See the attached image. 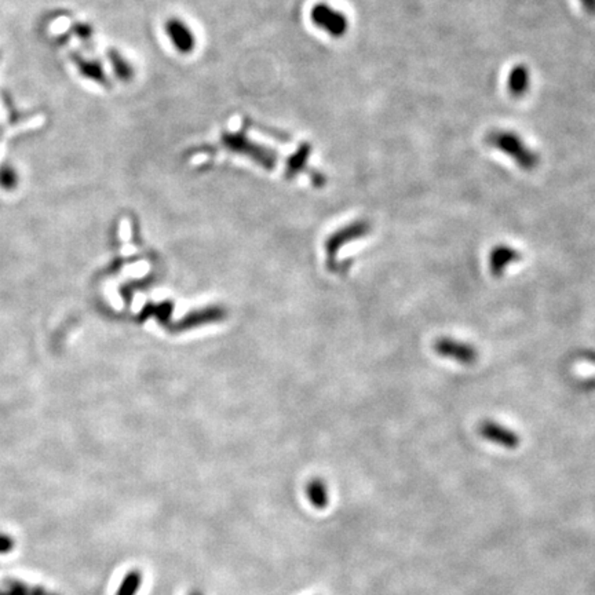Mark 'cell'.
<instances>
[{
  "label": "cell",
  "instance_id": "cell-1",
  "mask_svg": "<svg viewBox=\"0 0 595 595\" xmlns=\"http://www.w3.org/2000/svg\"><path fill=\"white\" fill-rule=\"evenodd\" d=\"M486 145L508 156L521 170L532 171L537 168L540 157L529 148L520 134L513 130H492L485 138Z\"/></svg>",
  "mask_w": 595,
  "mask_h": 595
},
{
  "label": "cell",
  "instance_id": "cell-2",
  "mask_svg": "<svg viewBox=\"0 0 595 595\" xmlns=\"http://www.w3.org/2000/svg\"><path fill=\"white\" fill-rule=\"evenodd\" d=\"M313 23L324 31L331 38H343L349 29V20L341 10L332 7L328 3H317L310 11Z\"/></svg>",
  "mask_w": 595,
  "mask_h": 595
},
{
  "label": "cell",
  "instance_id": "cell-3",
  "mask_svg": "<svg viewBox=\"0 0 595 595\" xmlns=\"http://www.w3.org/2000/svg\"><path fill=\"white\" fill-rule=\"evenodd\" d=\"M223 144L230 151L240 152L245 156L252 157L254 160L259 161L261 164H264V167H270L274 161V157L266 148L251 142L244 134H240V132L239 134H225L223 135Z\"/></svg>",
  "mask_w": 595,
  "mask_h": 595
},
{
  "label": "cell",
  "instance_id": "cell-4",
  "mask_svg": "<svg viewBox=\"0 0 595 595\" xmlns=\"http://www.w3.org/2000/svg\"><path fill=\"white\" fill-rule=\"evenodd\" d=\"M436 352L442 357L455 360L463 365H471L478 360V350L470 343L452 338H441L436 343Z\"/></svg>",
  "mask_w": 595,
  "mask_h": 595
},
{
  "label": "cell",
  "instance_id": "cell-5",
  "mask_svg": "<svg viewBox=\"0 0 595 595\" xmlns=\"http://www.w3.org/2000/svg\"><path fill=\"white\" fill-rule=\"evenodd\" d=\"M166 33L176 51L191 54L196 48V36L192 28L181 18H170L166 22Z\"/></svg>",
  "mask_w": 595,
  "mask_h": 595
},
{
  "label": "cell",
  "instance_id": "cell-6",
  "mask_svg": "<svg viewBox=\"0 0 595 595\" xmlns=\"http://www.w3.org/2000/svg\"><path fill=\"white\" fill-rule=\"evenodd\" d=\"M478 433L485 440L507 448V449H514L521 442L520 436L515 431H513L510 427H506L505 424L498 423L495 420H489V419L480 423Z\"/></svg>",
  "mask_w": 595,
  "mask_h": 595
},
{
  "label": "cell",
  "instance_id": "cell-7",
  "mask_svg": "<svg viewBox=\"0 0 595 595\" xmlns=\"http://www.w3.org/2000/svg\"><path fill=\"white\" fill-rule=\"evenodd\" d=\"M522 255L520 251L510 245H496L492 248L489 255V269L495 277H502L507 270V267L517 261H521Z\"/></svg>",
  "mask_w": 595,
  "mask_h": 595
},
{
  "label": "cell",
  "instance_id": "cell-8",
  "mask_svg": "<svg viewBox=\"0 0 595 595\" xmlns=\"http://www.w3.org/2000/svg\"><path fill=\"white\" fill-rule=\"evenodd\" d=\"M532 85V75L530 69L525 64H517L513 66L508 72L507 77V90L511 97L522 98L528 94Z\"/></svg>",
  "mask_w": 595,
  "mask_h": 595
},
{
  "label": "cell",
  "instance_id": "cell-9",
  "mask_svg": "<svg viewBox=\"0 0 595 595\" xmlns=\"http://www.w3.org/2000/svg\"><path fill=\"white\" fill-rule=\"evenodd\" d=\"M72 61L85 79H88L97 85L108 86L107 73L100 63L83 58L80 54H72Z\"/></svg>",
  "mask_w": 595,
  "mask_h": 595
},
{
  "label": "cell",
  "instance_id": "cell-10",
  "mask_svg": "<svg viewBox=\"0 0 595 595\" xmlns=\"http://www.w3.org/2000/svg\"><path fill=\"white\" fill-rule=\"evenodd\" d=\"M306 496L311 506L317 510H324L330 503L328 486L321 478H313L306 485Z\"/></svg>",
  "mask_w": 595,
  "mask_h": 595
},
{
  "label": "cell",
  "instance_id": "cell-11",
  "mask_svg": "<svg viewBox=\"0 0 595 595\" xmlns=\"http://www.w3.org/2000/svg\"><path fill=\"white\" fill-rule=\"evenodd\" d=\"M109 55L110 64L113 68V72L116 73V76L122 80V82H130L134 77V68L132 64L123 57L120 55L116 50H109L108 53Z\"/></svg>",
  "mask_w": 595,
  "mask_h": 595
},
{
  "label": "cell",
  "instance_id": "cell-12",
  "mask_svg": "<svg viewBox=\"0 0 595 595\" xmlns=\"http://www.w3.org/2000/svg\"><path fill=\"white\" fill-rule=\"evenodd\" d=\"M141 581H142L141 573L138 571L130 572V574L126 577V580H124V583H123V586H122V589H120L117 595H135V593L139 590Z\"/></svg>",
  "mask_w": 595,
  "mask_h": 595
},
{
  "label": "cell",
  "instance_id": "cell-13",
  "mask_svg": "<svg viewBox=\"0 0 595 595\" xmlns=\"http://www.w3.org/2000/svg\"><path fill=\"white\" fill-rule=\"evenodd\" d=\"M75 32H76L77 38H79L80 41H83V42L91 41V38H92V31H91V28H90L88 25H85V23H79V25L75 28Z\"/></svg>",
  "mask_w": 595,
  "mask_h": 595
},
{
  "label": "cell",
  "instance_id": "cell-14",
  "mask_svg": "<svg viewBox=\"0 0 595 595\" xmlns=\"http://www.w3.org/2000/svg\"><path fill=\"white\" fill-rule=\"evenodd\" d=\"M584 11L590 16H595V0H579Z\"/></svg>",
  "mask_w": 595,
  "mask_h": 595
},
{
  "label": "cell",
  "instance_id": "cell-15",
  "mask_svg": "<svg viewBox=\"0 0 595 595\" xmlns=\"http://www.w3.org/2000/svg\"><path fill=\"white\" fill-rule=\"evenodd\" d=\"M586 358H587V360H590V361H593V363H595V353L587 354V355H586Z\"/></svg>",
  "mask_w": 595,
  "mask_h": 595
},
{
  "label": "cell",
  "instance_id": "cell-16",
  "mask_svg": "<svg viewBox=\"0 0 595 595\" xmlns=\"http://www.w3.org/2000/svg\"><path fill=\"white\" fill-rule=\"evenodd\" d=\"M188 595H204V594H203V593H201V591H200V590H192V591H191V593H189V594H188Z\"/></svg>",
  "mask_w": 595,
  "mask_h": 595
}]
</instances>
